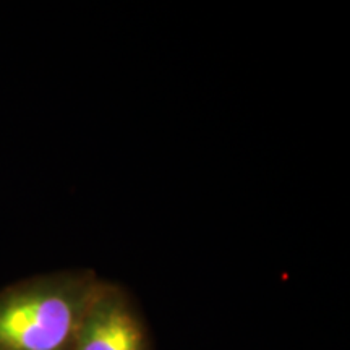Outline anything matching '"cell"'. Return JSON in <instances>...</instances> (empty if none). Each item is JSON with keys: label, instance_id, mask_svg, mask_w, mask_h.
I'll return each instance as SVG.
<instances>
[{"label": "cell", "instance_id": "1", "mask_svg": "<svg viewBox=\"0 0 350 350\" xmlns=\"http://www.w3.org/2000/svg\"><path fill=\"white\" fill-rule=\"evenodd\" d=\"M99 282L91 269H65L2 288L0 350H75Z\"/></svg>", "mask_w": 350, "mask_h": 350}, {"label": "cell", "instance_id": "2", "mask_svg": "<svg viewBox=\"0 0 350 350\" xmlns=\"http://www.w3.org/2000/svg\"><path fill=\"white\" fill-rule=\"evenodd\" d=\"M75 350H154L146 319L124 286L100 279L83 317Z\"/></svg>", "mask_w": 350, "mask_h": 350}]
</instances>
